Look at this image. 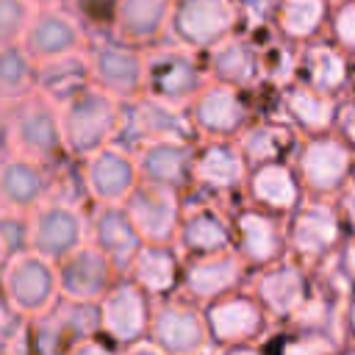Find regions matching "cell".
<instances>
[{
  "mask_svg": "<svg viewBox=\"0 0 355 355\" xmlns=\"http://www.w3.org/2000/svg\"><path fill=\"white\" fill-rule=\"evenodd\" d=\"M239 33L236 0H175L166 39L194 53H205Z\"/></svg>",
  "mask_w": 355,
  "mask_h": 355,
  "instance_id": "cell-10",
  "label": "cell"
},
{
  "mask_svg": "<svg viewBox=\"0 0 355 355\" xmlns=\"http://www.w3.org/2000/svg\"><path fill=\"white\" fill-rule=\"evenodd\" d=\"M336 355H355V344H341Z\"/></svg>",
  "mask_w": 355,
  "mask_h": 355,
  "instance_id": "cell-50",
  "label": "cell"
},
{
  "mask_svg": "<svg viewBox=\"0 0 355 355\" xmlns=\"http://www.w3.org/2000/svg\"><path fill=\"white\" fill-rule=\"evenodd\" d=\"M175 0H116L111 36L133 47H155L166 42Z\"/></svg>",
  "mask_w": 355,
  "mask_h": 355,
  "instance_id": "cell-28",
  "label": "cell"
},
{
  "mask_svg": "<svg viewBox=\"0 0 355 355\" xmlns=\"http://www.w3.org/2000/svg\"><path fill=\"white\" fill-rule=\"evenodd\" d=\"M183 202H186V194L141 180L125 197L122 208L130 216L144 244H175L178 225L183 216Z\"/></svg>",
  "mask_w": 355,
  "mask_h": 355,
  "instance_id": "cell-20",
  "label": "cell"
},
{
  "mask_svg": "<svg viewBox=\"0 0 355 355\" xmlns=\"http://www.w3.org/2000/svg\"><path fill=\"white\" fill-rule=\"evenodd\" d=\"M244 200L286 219L305 200V191L291 161H272V164L250 166Z\"/></svg>",
  "mask_w": 355,
  "mask_h": 355,
  "instance_id": "cell-29",
  "label": "cell"
},
{
  "mask_svg": "<svg viewBox=\"0 0 355 355\" xmlns=\"http://www.w3.org/2000/svg\"><path fill=\"white\" fill-rule=\"evenodd\" d=\"M197 141L239 139V133L261 114L258 94H247L236 86L208 80L186 105Z\"/></svg>",
  "mask_w": 355,
  "mask_h": 355,
  "instance_id": "cell-6",
  "label": "cell"
},
{
  "mask_svg": "<svg viewBox=\"0 0 355 355\" xmlns=\"http://www.w3.org/2000/svg\"><path fill=\"white\" fill-rule=\"evenodd\" d=\"M155 139H191V141H197L186 108L164 103V100L150 97V94H141L136 100H125L114 144H122L125 150L133 153L139 144L155 141Z\"/></svg>",
  "mask_w": 355,
  "mask_h": 355,
  "instance_id": "cell-15",
  "label": "cell"
},
{
  "mask_svg": "<svg viewBox=\"0 0 355 355\" xmlns=\"http://www.w3.org/2000/svg\"><path fill=\"white\" fill-rule=\"evenodd\" d=\"M86 86H92L89 50H75V53L36 64V92L53 100L55 105L67 103Z\"/></svg>",
  "mask_w": 355,
  "mask_h": 355,
  "instance_id": "cell-35",
  "label": "cell"
},
{
  "mask_svg": "<svg viewBox=\"0 0 355 355\" xmlns=\"http://www.w3.org/2000/svg\"><path fill=\"white\" fill-rule=\"evenodd\" d=\"M64 6L83 22L89 36L111 33V19H114L116 0H67Z\"/></svg>",
  "mask_w": 355,
  "mask_h": 355,
  "instance_id": "cell-41",
  "label": "cell"
},
{
  "mask_svg": "<svg viewBox=\"0 0 355 355\" xmlns=\"http://www.w3.org/2000/svg\"><path fill=\"white\" fill-rule=\"evenodd\" d=\"M119 355H166L161 347H155L150 338H144V341H136V344H130V347H125Z\"/></svg>",
  "mask_w": 355,
  "mask_h": 355,
  "instance_id": "cell-48",
  "label": "cell"
},
{
  "mask_svg": "<svg viewBox=\"0 0 355 355\" xmlns=\"http://www.w3.org/2000/svg\"><path fill=\"white\" fill-rule=\"evenodd\" d=\"M333 202H336V211H338V216H341V225H344L347 239L355 236V175L347 180V186L336 194Z\"/></svg>",
  "mask_w": 355,
  "mask_h": 355,
  "instance_id": "cell-43",
  "label": "cell"
},
{
  "mask_svg": "<svg viewBox=\"0 0 355 355\" xmlns=\"http://www.w3.org/2000/svg\"><path fill=\"white\" fill-rule=\"evenodd\" d=\"M250 275H252L250 266L241 261V255L233 247L200 258H183L180 294L197 305H205L211 300L247 288Z\"/></svg>",
  "mask_w": 355,
  "mask_h": 355,
  "instance_id": "cell-21",
  "label": "cell"
},
{
  "mask_svg": "<svg viewBox=\"0 0 355 355\" xmlns=\"http://www.w3.org/2000/svg\"><path fill=\"white\" fill-rule=\"evenodd\" d=\"M247 288L255 294V300L263 305V311L269 313L275 324H288L311 300L313 275L308 266L286 255L252 272Z\"/></svg>",
  "mask_w": 355,
  "mask_h": 355,
  "instance_id": "cell-13",
  "label": "cell"
},
{
  "mask_svg": "<svg viewBox=\"0 0 355 355\" xmlns=\"http://www.w3.org/2000/svg\"><path fill=\"white\" fill-rule=\"evenodd\" d=\"M333 0H275L272 8V33L294 42L308 44L327 36Z\"/></svg>",
  "mask_w": 355,
  "mask_h": 355,
  "instance_id": "cell-34",
  "label": "cell"
},
{
  "mask_svg": "<svg viewBox=\"0 0 355 355\" xmlns=\"http://www.w3.org/2000/svg\"><path fill=\"white\" fill-rule=\"evenodd\" d=\"M33 8L31 0H0V50L22 42Z\"/></svg>",
  "mask_w": 355,
  "mask_h": 355,
  "instance_id": "cell-40",
  "label": "cell"
},
{
  "mask_svg": "<svg viewBox=\"0 0 355 355\" xmlns=\"http://www.w3.org/2000/svg\"><path fill=\"white\" fill-rule=\"evenodd\" d=\"M53 166L19 155H0V211L31 214L50 197Z\"/></svg>",
  "mask_w": 355,
  "mask_h": 355,
  "instance_id": "cell-27",
  "label": "cell"
},
{
  "mask_svg": "<svg viewBox=\"0 0 355 355\" xmlns=\"http://www.w3.org/2000/svg\"><path fill=\"white\" fill-rule=\"evenodd\" d=\"M344 241H347V233H344V225H341V216L333 200L305 197L286 216L288 258L300 261L308 269H316L327 258H333Z\"/></svg>",
  "mask_w": 355,
  "mask_h": 355,
  "instance_id": "cell-4",
  "label": "cell"
},
{
  "mask_svg": "<svg viewBox=\"0 0 355 355\" xmlns=\"http://www.w3.org/2000/svg\"><path fill=\"white\" fill-rule=\"evenodd\" d=\"M349 75H352V61L327 36L300 47L297 80H302L305 86H311L322 94L347 97L349 94Z\"/></svg>",
  "mask_w": 355,
  "mask_h": 355,
  "instance_id": "cell-32",
  "label": "cell"
},
{
  "mask_svg": "<svg viewBox=\"0 0 355 355\" xmlns=\"http://www.w3.org/2000/svg\"><path fill=\"white\" fill-rule=\"evenodd\" d=\"M155 347L166 355H208L211 341L202 319V305L191 302L183 294H172L166 300L153 302L150 336Z\"/></svg>",
  "mask_w": 355,
  "mask_h": 355,
  "instance_id": "cell-14",
  "label": "cell"
},
{
  "mask_svg": "<svg viewBox=\"0 0 355 355\" xmlns=\"http://www.w3.org/2000/svg\"><path fill=\"white\" fill-rule=\"evenodd\" d=\"M92 86L116 100H136L144 94V50L114 39L111 33L89 36Z\"/></svg>",
  "mask_w": 355,
  "mask_h": 355,
  "instance_id": "cell-11",
  "label": "cell"
},
{
  "mask_svg": "<svg viewBox=\"0 0 355 355\" xmlns=\"http://www.w3.org/2000/svg\"><path fill=\"white\" fill-rule=\"evenodd\" d=\"M230 208L219 200L186 194L183 216L178 225L175 247L183 258H200L211 252H222L233 247V222Z\"/></svg>",
  "mask_w": 355,
  "mask_h": 355,
  "instance_id": "cell-17",
  "label": "cell"
},
{
  "mask_svg": "<svg viewBox=\"0 0 355 355\" xmlns=\"http://www.w3.org/2000/svg\"><path fill=\"white\" fill-rule=\"evenodd\" d=\"M211 355H269V349L263 344H233V347L214 349Z\"/></svg>",
  "mask_w": 355,
  "mask_h": 355,
  "instance_id": "cell-47",
  "label": "cell"
},
{
  "mask_svg": "<svg viewBox=\"0 0 355 355\" xmlns=\"http://www.w3.org/2000/svg\"><path fill=\"white\" fill-rule=\"evenodd\" d=\"M202 64L211 80L236 86L247 94L263 92V67H261V39L250 33H233L219 44L202 53Z\"/></svg>",
  "mask_w": 355,
  "mask_h": 355,
  "instance_id": "cell-24",
  "label": "cell"
},
{
  "mask_svg": "<svg viewBox=\"0 0 355 355\" xmlns=\"http://www.w3.org/2000/svg\"><path fill=\"white\" fill-rule=\"evenodd\" d=\"M349 94L355 97V61H352V75H349Z\"/></svg>",
  "mask_w": 355,
  "mask_h": 355,
  "instance_id": "cell-51",
  "label": "cell"
},
{
  "mask_svg": "<svg viewBox=\"0 0 355 355\" xmlns=\"http://www.w3.org/2000/svg\"><path fill=\"white\" fill-rule=\"evenodd\" d=\"M230 222H233V250L241 255L250 272H258L288 255L283 216L241 200L230 208Z\"/></svg>",
  "mask_w": 355,
  "mask_h": 355,
  "instance_id": "cell-16",
  "label": "cell"
},
{
  "mask_svg": "<svg viewBox=\"0 0 355 355\" xmlns=\"http://www.w3.org/2000/svg\"><path fill=\"white\" fill-rule=\"evenodd\" d=\"M119 352L122 349L114 341H108L103 333H92V336L80 338L78 344H72L67 355H119Z\"/></svg>",
  "mask_w": 355,
  "mask_h": 355,
  "instance_id": "cell-44",
  "label": "cell"
},
{
  "mask_svg": "<svg viewBox=\"0 0 355 355\" xmlns=\"http://www.w3.org/2000/svg\"><path fill=\"white\" fill-rule=\"evenodd\" d=\"M0 291L22 319L42 316L61 297L55 263L33 250H22L0 269Z\"/></svg>",
  "mask_w": 355,
  "mask_h": 355,
  "instance_id": "cell-9",
  "label": "cell"
},
{
  "mask_svg": "<svg viewBox=\"0 0 355 355\" xmlns=\"http://www.w3.org/2000/svg\"><path fill=\"white\" fill-rule=\"evenodd\" d=\"M125 277H130L153 302L166 300L172 294H180L183 255L175 244H141L130 266L125 269Z\"/></svg>",
  "mask_w": 355,
  "mask_h": 355,
  "instance_id": "cell-30",
  "label": "cell"
},
{
  "mask_svg": "<svg viewBox=\"0 0 355 355\" xmlns=\"http://www.w3.org/2000/svg\"><path fill=\"white\" fill-rule=\"evenodd\" d=\"M0 155H19L44 166H58L67 161L69 155L64 147L58 105L39 92L6 105L0 125Z\"/></svg>",
  "mask_w": 355,
  "mask_h": 355,
  "instance_id": "cell-1",
  "label": "cell"
},
{
  "mask_svg": "<svg viewBox=\"0 0 355 355\" xmlns=\"http://www.w3.org/2000/svg\"><path fill=\"white\" fill-rule=\"evenodd\" d=\"M344 97L322 94L302 80L288 83L280 92H261V114H277L300 136H316L336 128V116Z\"/></svg>",
  "mask_w": 355,
  "mask_h": 355,
  "instance_id": "cell-18",
  "label": "cell"
},
{
  "mask_svg": "<svg viewBox=\"0 0 355 355\" xmlns=\"http://www.w3.org/2000/svg\"><path fill=\"white\" fill-rule=\"evenodd\" d=\"M291 166L302 183L305 197L336 200V194L355 175V150L336 130L300 136Z\"/></svg>",
  "mask_w": 355,
  "mask_h": 355,
  "instance_id": "cell-3",
  "label": "cell"
},
{
  "mask_svg": "<svg viewBox=\"0 0 355 355\" xmlns=\"http://www.w3.org/2000/svg\"><path fill=\"white\" fill-rule=\"evenodd\" d=\"M250 164L236 144V139H208L197 141L191 164V189L189 194L211 197L225 205L244 200Z\"/></svg>",
  "mask_w": 355,
  "mask_h": 355,
  "instance_id": "cell-7",
  "label": "cell"
},
{
  "mask_svg": "<svg viewBox=\"0 0 355 355\" xmlns=\"http://www.w3.org/2000/svg\"><path fill=\"white\" fill-rule=\"evenodd\" d=\"M208 80L202 53L169 39L144 50V94L150 97L186 108Z\"/></svg>",
  "mask_w": 355,
  "mask_h": 355,
  "instance_id": "cell-5",
  "label": "cell"
},
{
  "mask_svg": "<svg viewBox=\"0 0 355 355\" xmlns=\"http://www.w3.org/2000/svg\"><path fill=\"white\" fill-rule=\"evenodd\" d=\"M327 39L355 61V0H333L327 19Z\"/></svg>",
  "mask_w": 355,
  "mask_h": 355,
  "instance_id": "cell-39",
  "label": "cell"
},
{
  "mask_svg": "<svg viewBox=\"0 0 355 355\" xmlns=\"http://www.w3.org/2000/svg\"><path fill=\"white\" fill-rule=\"evenodd\" d=\"M3 114H6V105L0 103V125H3Z\"/></svg>",
  "mask_w": 355,
  "mask_h": 355,
  "instance_id": "cell-52",
  "label": "cell"
},
{
  "mask_svg": "<svg viewBox=\"0 0 355 355\" xmlns=\"http://www.w3.org/2000/svg\"><path fill=\"white\" fill-rule=\"evenodd\" d=\"M236 144L241 147L250 166L272 164V161H291L300 144V133L277 114H258L239 133Z\"/></svg>",
  "mask_w": 355,
  "mask_h": 355,
  "instance_id": "cell-33",
  "label": "cell"
},
{
  "mask_svg": "<svg viewBox=\"0 0 355 355\" xmlns=\"http://www.w3.org/2000/svg\"><path fill=\"white\" fill-rule=\"evenodd\" d=\"M344 341L319 330H302V327H288L286 333L277 336V341L269 349V355H336Z\"/></svg>",
  "mask_w": 355,
  "mask_h": 355,
  "instance_id": "cell-38",
  "label": "cell"
},
{
  "mask_svg": "<svg viewBox=\"0 0 355 355\" xmlns=\"http://www.w3.org/2000/svg\"><path fill=\"white\" fill-rule=\"evenodd\" d=\"M33 6H64L67 0H31Z\"/></svg>",
  "mask_w": 355,
  "mask_h": 355,
  "instance_id": "cell-49",
  "label": "cell"
},
{
  "mask_svg": "<svg viewBox=\"0 0 355 355\" xmlns=\"http://www.w3.org/2000/svg\"><path fill=\"white\" fill-rule=\"evenodd\" d=\"M352 150H355V97L347 94L341 108H338V116H336V128H333Z\"/></svg>",
  "mask_w": 355,
  "mask_h": 355,
  "instance_id": "cell-45",
  "label": "cell"
},
{
  "mask_svg": "<svg viewBox=\"0 0 355 355\" xmlns=\"http://www.w3.org/2000/svg\"><path fill=\"white\" fill-rule=\"evenodd\" d=\"M58 116H61L67 155L75 161H83L100 147H108L116 141L122 100L111 97L97 86H86L83 92H78L75 97L58 105Z\"/></svg>",
  "mask_w": 355,
  "mask_h": 355,
  "instance_id": "cell-2",
  "label": "cell"
},
{
  "mask_svg": "<svg viewBox=\"0 0 355 355\" xmlns=\"http://www.w3.org/2000/svg\"><path fill=\"white\" fill-rule=\"evenodd\" d=\"M202 319L211 349H222L233 344H263L275 330V322L269 319V313L250 288H239L233 294L205 302Z\"/></svg>",
  "mask_w": 355,
  "mask_h": 355,
  "instance_id": "cell-8",
  "label": "cell"
},
{
  "mask_svg": "<svg viewBox=\"0 0 355 355\" xmlns=\"http://www.w3.org/2000/svg\"><path fill=\"white\" fill-rule=\"evenodd\" d=\"M89 239V208L44 200L28 214V250L61 261Z\"/></svg>",
  "mask_w": 355,
  "mask_h": 355,
  "instance_id": "cell-12",
  "label": "cell"
},
{
  "mask_svg": "<svg viewBox=\"0 0 355 355\" xmlns=\"http://www.w3.org/2000/svg\"><path fill=\"white\" fill-rule=\"evenodd\" d=\"M261 67H263V92H280L297 80L300 72V44L269 33L261 39Z\"/></svg>",
  "mask_w": 355,
  "mask_h": 355,
  "instance_id": "cell-36",
  "label": "cell"
},
{
  "mask_svg": "<svg viewBox=\"0 0 355 355\" xmlns=\"http://www.w3.org/2000/svg\"><path fill=\"white\" fill-rule=\"evenodd\" d=\"M36 92V61L22 44L0 50V103L11 105Z\"/></svg>",
  "mask_w": 355,
  "mask_h": 355,
  "instance_id": "cell-37",
  "label": "cell"
},
{
  "mask_svg": "<svg viewBox=\"0 0 355 355\" xmlns=\"http://www.w3.org/2000/svg\"><path fill=\"white\" fill-rule=\"evenodd\" d=\"M86 241H92L100 252H105L119 275H125L133 255L144 244L122 205H92Z\"/></svg>",
  "mask_w": 355,
  "mask_h": 355,
  "instance_id": "cell-31",
  "label": "cell"
},
{
  "mask_svg": "<svg viewBox=\"0 0 355 355\" xmlns=\"http://www.w3.org/2000/svg\"><path fill=\"white\" fill-rule=\"evenodd\" d=\"M55 275H58V294L64 300H78V302H100L103 294L119 277L108 255L100 252L92 241H83L78 250L55 261Z\"/></svg>",
  "mask_w": 355,
  "mask_h": 355,
  "instance_id": "cell-25",
  "label": "cell"
},
{
  "mask_svg": "<svg viewBox=\"0 0 355 355\" xmlns=\"http://www.w3.org/2000/svg\"><path fill=\"white\" fill-rule=\"evenodd\" d=\"M100 313V333L114 341L119 349L144 341L150 336V319H153V300L125 275L116 277V283L103 294L97 302Z\"/></svg>",
  "mask_w": 355,
  "mask_h": 355,
  "instance_id": "cell-19",
  "label": "cell"
},
{
  "mask_svg": "<svg viewBox=\"0 0 355 355\" xmlns=\"http://www.w3.org/2000/svg\"><path fill=\"white\" fill-rule=\"evenodd\" d=\"M22 250H28V216L0 211V269Z\"/></svg>",
  "mask_w": 355,
  "mask_h": 355,
  "instance_id": "cell-42",
  "label": "cell"
},
{
  "mask_svg": "<svg viewBox=\"0 0 355 355\" xmlns=\"http://www.w3.org/2000/svg\"><path fill=\"white\" fill-rule=\"evenodd\" d=\"M197 141L191 139H155L144 141L133 150L139 178L144 183L166 186L180 194L191 189V164H194Z\"/></svg>",
  "mask_w": 355,
  "mask_h": 355,
  "instance_id": "cell-26",
  "label": "cell"
},
{
  "mask_svg": "<svg viewBox=\"0 0 355 355\" xmlns=\"http://www.w3.org/2000/svg\"><path fill=\"white\" fill-rule=\"evenodd\" d=\"M341 341L355 344V283L347 288L341 300Z\"/></svg>",
  "mask_w": 355,
  "mask_h": 355,
  "instance_id": "cell-46",
  "label": "cell"
},
{
  "mask_svg": "<svg viewBox=\"0 0 355 355\" xmlns=\"http://www.w3.org/2000/svg\"><path fill=\"white\" fill-rule=\"evenodd\" d=\"M78 166L92 205H122L125 197L141 183L136 158L122 144L100 147L97 153L78 161Z\"/></svg>",
  "mask_w": 355,
  "mask_h": 355,
  "instance_id": "cell-22",
  "label": "cell"
},
{
  "mask_svg": "<svg viewBox=\"0 0 355 355\" xmlns=\"http://www.w3.org/2000/svg\"><path fill=\"white\" fill-rule=\"evenodd\" d=\"M25 53L42 64L89 47V31L67 6H36L19 42Z\"/></svg>",
  "mask_w": 355,
  "mask_h": 355,
  "instance_id": "cell-23",
  "label": "cell"
}]
</instances>
